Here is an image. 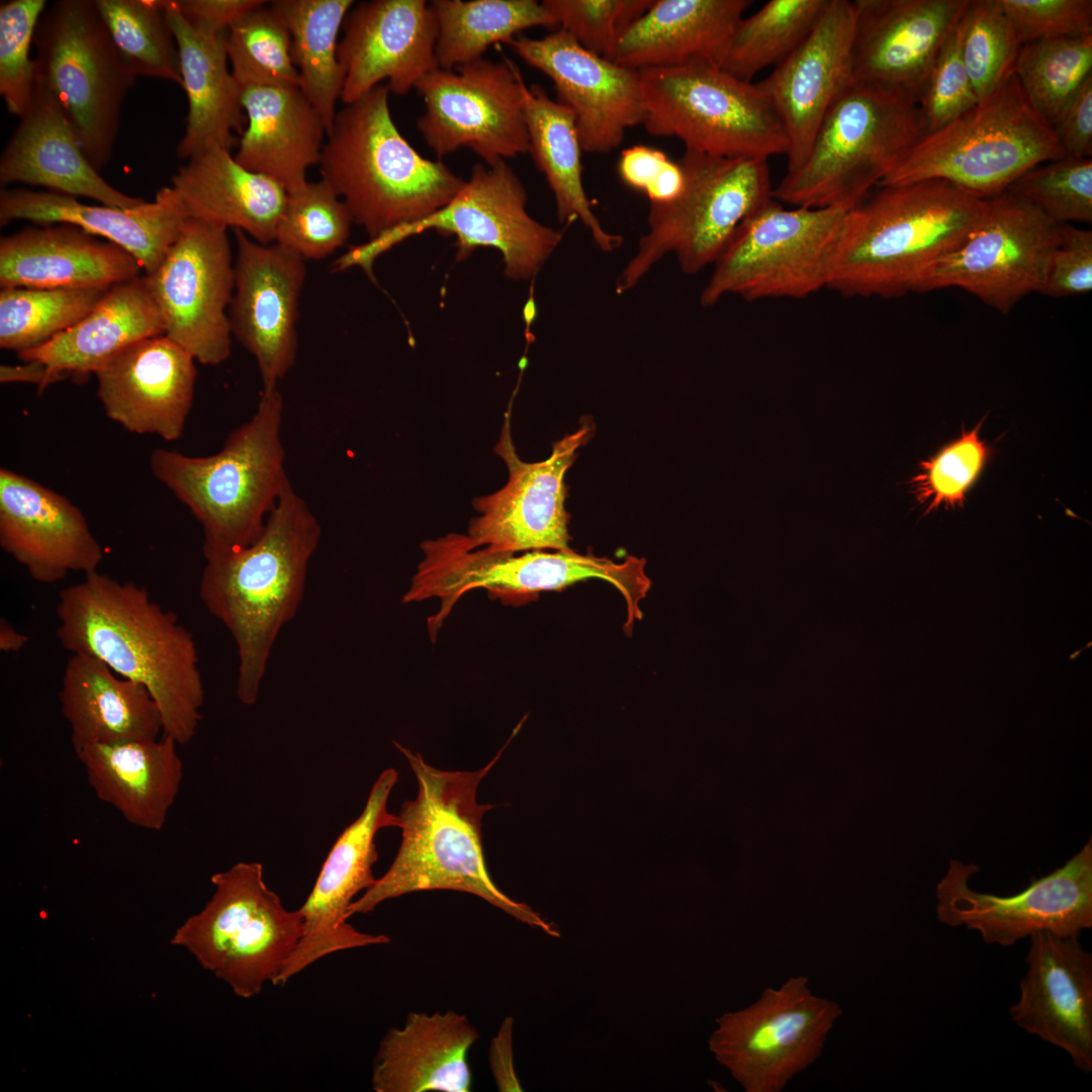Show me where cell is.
<instances>
[{"mask_svg":"<svg viewBox=\"0 0 1092 1092\" xmlns=\"http://www.w3.org/2000/svg\"><path fill=\"white\" fill-rule=\"evenodd\" d=\"M58 639L71 653L97 657L145 686L162 716L163 734L188 743L201 721L204 689L192 633L134 581L97 570L59 593Z\"/></svg>","mask_w":1092,"mask_h":1092,"instance_id":"6da1fadb","label":"cell"},{"mask_svg":"<svg viewBox=\"0 0 1092 1092\" xmlns=\"http://www.w3.org/2000/svg\"><path fill=\"white\" fill-rule=\"evenodd\" d=\"M394 745L416 776L418 794L402 803L397 815L401 842L392 863L353 901L348 918L410 893L452 890L477 896L515 919L558 937L554 925L497 888L485 863L481 820L493 805L479 804L477 790L507 744L485 766L473 771L439 769L420 753L397 742Z\"/></svg>","mask_w":1092,"mask_h":1092,"instance_id":"7a4b0ae2","label":"cell"},{"mask_svg":"<svg viewBox=\"0 0 1092 1092\" xmlns=\"http://www.w3.org/2000/svg\"><path fill=\"white\" fill-rule=\"evenodd\" d=\"M321 525L291 483L268 516L261 535L243 548L203 546L199 596L237 646V697L254 705L272 648L303 599Z\"/></svg>","mask_w":1092,"mask_h":1092,"instance_id":"3957f363","label":"cell"},{"mask_svg":"<svg viewBox=\"0 0 1092 1092\" xmlns=\"http://www.w3.org/2000/svg\"><path fill=\"white\" fill-rule=\"evenodd\" d=\"M873 191V190H872ZM845 212L828 287L845 297H900L957 250L988 199L939 179L876 187Z\"/></svg>","mask_w":1092,"mask_h":1092,"instance_id":"277c9868","label":"cell"},{"mask_svg":"<svg viewBox=\"0 0 1092 1092\" xmlns=\"http://www.w3.org/2000/svg\"><path fill=\"white\" fill-rule=\"evenodd\" d=\"M378 85L336 113L318 166L370 240L421 220L447 204L464 180L421 156L401 135Z\"/></svg>","mask_w":1092,"mask_h":1092,"instance_id":"5b68a950","label":"cell"},{"mask_svg":"<svg viewBox=\"0 0 1092 1092\" xmlns=\"http://www.w3.org/2000/svg\"><path fill=\"white\" fill-rule=\"evenodd\" d=\"M925 135L918 98L853 80L820 124L808 155L772 196L795 207L847 212L908 157Z\"/></svg>","mask_w":1092,"mask_h":1092,"instance_id":"8992f818","label":"cell"},{"mask_svg":"<svg viewBox=\"0 0 1092 1092\" xmlns=\"http://www.w3.org/2000/svg\"><path fill=\"white\" fill-rule=\"evenodd\" d=\"M283 398L262 390L253 417L226 438L216 454L194 457L155 449L153 475L192 513L203 529V546L243 548L262 533L290 483L281 441Z\"/></svg>","mask_w":1092,"mask_h":1092,"instance_id":"52a82bcc","label":"cell"},{"mask_svg":"<svg viewBox=\"0 0 1092 1092\" xmlns=\"http://www.w3.org/2000/svg\"><path fill=\"white\" fill-rule=\"evenodd\" d=\"M1065 156L1014 74L954 120L925 134L878 186L939 179L988 199L1030 169Z\"/></svg>","mask_w":1092,"mask_h":1092,"instance_id":"ba28073f","label":"cell"},{"mask_svg":"<svg viewBox=\"0 0 1092 1092\" xmlns=\"http://www.w3.org/2000/svg\"><path fill=\"white\" fill-rule=\"evenodd\" d=\"M646 131L677 138L686 149L720 158L787 155L789 142L757 83L719 66L693 64L638 70Z\"/></svg>","mask_w":1092,"mask_h":1092,"instance_id":"9c48e42d","label":"cell"},{"mask_svg":"<svg viewBox=\"0 0 1092 1092\" xmlns=\"http://www.w3.org/2000/svg\"><path fill=\"white\" fill-rule=\"evenodd\" d=\"M677 162L682 190L668 203L650 204L648 232L618 276L617 294L632 289L670 252L685 274L714 264L739 224L774 198L767 160L720 158L686 149Z\"/></svg>","mask_w":1092,"mask_h":1092,"instance_id":"30bf717a","label":"cell"},{"mask_svg":"<svg viewBox=\"0 0 1092 1092\" xmlns=\"http://www.w3.org/2000/svg\"><path fill=\"white\" fill-rule=\"evenodd\" d=\"M210 881L211 898L176 929L171 943L250 999L275 983L299 942L302 917L268 888L259 862H238Z\"/></svg>","mask_w":1092,"mask_h":1092,"instance_id":"8fae6325","label":"cell"},{"mask_svg":"<svg viewBox=\"0 0 1092 1092\" xmlns=\"http://www.w3.org/2000/svg\"><path fill=\"white\" fill-rule=\"evenodd\" d=\"M35 83L62 106L93 167L112 158L122 105L138 78L115 49L95 0H60L37 23Z\"/></svg>","mask_w":1092,"mask_h":1092,"instance_id":"7c38bea8","label":"cell"},{"mask_svg":"<svg viewBox=\"0 0 1092 1092\" xmlns=\"http://www.w3.org/2000/svg\"><path fill=\"white\" fill-rule=\"evenodd\" d=\"M845 212L785 208L771 198L736 229L700 296L704 307L734 294L745 300L804 298L827 288Z\"/></svg>","mask_w":1092,"mask_h":1092,"instance_id":"4fadbf2b","label":"cell"},{"mask_svg":"<svg viewBox=\"0 0 1092 1092\" xmlns=\"http://www.w3.org/2000/svg\"><path fill=\"white\" fill-rule=\"evenodd\" d=\"M429 230L456 237L457 260L481 247L498 250L505 274L516 281L533 279L563 237V231L544 225L528 213L524 185L505 160L478 163L472 167L469 179L443 207L421 220L351 248L336 261L337 268L360 266L371 276L373 262L379 255Z\"/></svg>","mask_w":1092,"mask_h":1092,"instance_id":"5bb4252c","label":"cell"},{"mask_svg":"<svg viewBox=\"0 0 1092 1092\" xmlns=\"http://www.w3.org/2000/svg\"><path fill=\"white\" fill-rule=\"evenodd\" d=\"M840 1005L792 976L749 1006L716 1018L709 1050L746 1092H781L821 1056Z\"/></svg>","mask_w":1092,"mask_h":1092,"instance_id":"9a60e30c","label":"cell"},{"mask_svg":"<svg viewBox=\"0 0 1092 1092\" xmlns=\"http://www.w3.org/2000/svg\"><path fill=\"white\" fill-rule=\"evenodd\" d=\"M524 83L508 59L438 68L416 85L425 105L417 127L438 158L464 147L485 164L529 153Z\"/></svg>","mask_w":1092,"mask_h":1092,"instance_id":"2e32d148","label":"cell"},{"mask_svg":"<svg viewBox=\"0 0 1092 1092\" xmlns=\"http://www.w3.org/2000/svg\"><path fill=\"white\" fill-rule=\"evenodd\" d=\"M1059 224L1009 190L988 198L980 223L934 264L915 292L958 287L1002 313L1042 286Z\"/></svg>","mask_w":1092,"mask_h":1092,"instance_id":"e0dca14e","label":"cell"},{"mask_svg":"<svg viewBox=\"0 0 1092 1092\" xmlns=\"http://www.w3.org/2000/svg\"><path fill=\"white\" fill-rule=\"evenodd\" d=\"M975 863L950 859L936 886V915L951 927L976 930L984 942L1011 946L1038 931L1080 937L1092 927V838L1063 867L1013 896L970 887Z\"/></svg>","mask_w":1092,"mask_h":1092,"instance_id":"ac0fdd59","label":"cell"},{"mask_svg":"<svg viewBox=\"0 0 1092 1092\" xmlns=\"http://www.w3.org/2000/svg\"><path fill=\"white\" fill-rule=\"evenodd\" d=\"M595 432V422L583 419L575 432L553 443L547 459L525 462L517 453L507 413L493 451L507 466L508 481L495 492L473 500L477 516L469 522L470 542L511 553L569 550L564 478L578 449Z\"/></svg>","mask_w":1092,"mask_h":1092,"instance_id":"d6986e66","label":"cell"},{"mask_svg":"<svg viewBox=\"0 0 1092 1092\" xmlns=\"http://www.w3.org/2000/svg\"><path fill=\"white\" fill-rule=\"evenodd\" d=\"M226 231L188 218L161 265L145 274L164 335L202 365H218L231 353L235 264Z\"/></svg>","mask_w":1092,"mask_h":1092,"instance_id":"ffe728a7","label":"cell"},{"mask_svg":"<svg viewBox=\"0 0 1092 1092\" xmlns=\"http://www.w3.org/2000/svg\"><path fill=\"white\" fill-rule=\"evenodd\" d=\"M394 768L383 770L373 784L360 816L338 836L315 883L298 908L302 917L299 942L274 985L282 986L310 965L332 953L389 942L384 934L357 930L348 922V909L360 892L376 881L373 864L378 859L376 833L397 827L398 816L387 809L396 784Z\"/></svg>","mask_w":1092,"mask_h":1092,"instance_id":"44dd1931","label":"cell"},{"mask_svg":"<svg viewBox=\"0 0 1092 1092\" xmlns=\"http://www.w3.org/2000/svg\"><path fill=\"white\" fill-rule=\"evenodd\" d=\"M508 44L552 81L558 101L574 115L583 152L610 153L629 128L643 123L637 70L588 52L562 28L541 38L516 36Z\"/></svg>","mask_w":1092,"mask_h":1092,"instance_id":"7402d4cb","label":"cell"},{"mask_svg":"<svg viewBox=\"0 0 1092 1092\" xmlns=\"http://www.w3.org/2000/svg\"><path fill=\"white\" fill-rule=\"evenodd\" d=\"M235 289L229 307L232 336L255 358L263 390L276 389L294 365L305 260L274 243L264 245L240 230Z\"/></svg>","mask_w":1092,"mask_h":1092,"instance_id":"603a6c76","label":"cell"},{"mask_svg":"<svg viewBox=\"0 0 1092 1092\" xmlns=\"http://www.w3.org/2000/svg\"><path fill=\"white\" fill-rule=\"evenodd\" d=\"M854 26L853 1L829 0L809 35L757 83L788 138L787 172L804 162L824 117L854 80Z\"/></svg>","mask_w":1092,"mask_h":1092,"instance_id":"cb8c5ba5","label":"cell"},{"mask_svg":"<svg viewBox=\"0 0 1092 1092\" xmlns=\"http://www.w3.org/2000/svg\"><path fill=\"white\" fill-rule=\"evenodd\" d=\"M338 59L341 100L350 104L383 80L405 95L438 69L436 22L425 0H372L354 4L343 23Z\"/></svg>","mask_w":1092,"mask_h":1092,"instance_id":"d4e9b609","label":"cell"},{"mask_svg":"<svg viewBox=\"0 0 1092 1092\" xmlns=\"http://www.w3.org/2000/svg\"><path fill=\"white\" fill-rule=\"evenodd\" d=\"M853 79L919 97L969 0H854Z\"/></svg>","mask_w":1092,"mask_h":1092,"instance_id":"484cf974","label":"cell"},{"mask_svg":"<svg viewBox=\"0 0 1092 1092\" xmlns=\"http://www.w3.org/2000/svg\"><path fill=\"white\" fill-rule=\"evenodd\" d=\"M1080 937L1038 931L1029 936L1027 972L1012 1021L1064 1050L1084 1073L1092 1071V954Z\"/></svg>","mask_w":1092,"mask_h":1092,"instance_id":"4316f807","label":"cell"},{"mask_svg":"<svg viewBox=\"0 0 1092 1092\" xmlns=\"http://www.w3.org/2000/svg\"><path fill=\"white\" fill-rule=\"evenodd\" d=\"M0 546L37 582L97 570L104 553L71 500L6 467L0 469Z\"/></svg>","mask_w":1092,"mask_h":1092,"instance_id":"83f0119b","label":"cell"},{"mask_svg":"<svg viewBox=\"0 0 1092 1092\" xmlns=\"http://www.w3.org/2000/svg\"><path fill=\"white\" fill-rule=\"evenodd\" d=\"M106 416L128 432L180 438L190 413L195 359L165 335L126 347L94 372Z\"/></svg>","mask_w":1092,"mask_h":1092,"instance_id":"f1b7e54d","label":"cell"},{"mask_svg":"<svg viewBox=\"0 0 1092 1092\" xmlns=\"http://www.w3.org/2000/svg\"><path fill=\"white\" fill-rule=\"evenodd\" d=\"M188 218L171 186L159 189L153 201L129 208L89 205L51 191L19 188L0 192L1 225L17 219L38 225H75L130 253L146 275L161 265Z\"/></svg>","mask_w":1092,"mask_h":1092,"instance_id":"f546056e","label":"cell"},{"mask_svg":"<svg viewBox=\"0 0 1092 1092\" xmlns=\"http://www.w3.org/2000/svg\"><path fill=\"white\" fill-rule=\"evenodd\" d=\"M0 158L1 184L25 183L101 204L129 208L146 202L111 186L84 154L57 98L35 83L31 103Z\"/></svg>","mask_w":1092,"mask_h":1092,"instance_id":"4dcf8cb0","label":"cell"},{"mask_svg":"<svg viewBox=\"0 0 1092 1092\" xmlns=\"http://www.w3.org/2000/svg\"><path fill=\"white\" fill-rule=\"evenodd\" d=\"M119 246L72 224L27 226L0 240V287H111L141 275Z\"/></svg>","mask_w":1092,"mask_h":1092,"instance_id":"1f68e13d","label":"cell"},{"mask_svg":"<svg viewBox=\"0 0 1092 1092\" xmlns=\"http://www.w3.org/2000/svg\"><path fill=\"white\" fill-rule=\"evenodd\" d=\"M175 37L188 101L186 127L177 148L188 160L213 148L231 150L247 125L242 90L229 68L228 31L190 22L170 2L160 0Z\"/></svg>","mask_w":1092,"mask_h":1092,"instance_id":"d6a6232c","label":"cell"},{"mask_svg":"<svg viewBox=\"0 0 1092 1092\" xmlns=\"http://www.w3.org/2000/svg\"><path fill=\"white\" fill-rule=\"evenodd\" d=\"M469 1019L455 1011L408 1013L402 1027L379 1042L372 1068L375 1092H469V1051L478 1039Z\"/></svg>","mask_w":1092,"mask_h":1092,"instance_id":"836d02e7","label":"cell"},{"mask_svg":"<svg viewBox=\"0 0 1092 1092\" xmlns=\"http://www.w3.org/2000/svg\"><path fill=\"white\" fill-rule=\"evenodd\" d=\"M751 0H653L612 61L634 69L721 65Z\"/></svg>","mask_w":1092,"mask_h":1092,"instance_id":"e575fe53","label":"cell"},{"mask_svg":"<svg viewBox=\"0 0 1092 1092\" xmlns=\"http://www.w3.org/2000/svg\"><path fill=\"white\" fill-rule=\"evenodd\" d=\"M247 125L235 159L291 192L307 182L309 167L318 165L327 128L299 87L242 88Z\"/></svg>","mask_w":1092,"mask_h":1092,"instance_id":"d590c367","label":"cell"},{"mask_svg":"<svg viewBox=\"0 0 1092 1092\" xmlns=\"http://www.w3.org/2000/svg\"><path fill=\"white\" fill-rule=\"evenodd\" d=\"M170 736L86 746L75 752L97 798L131 825L161 830L183 780Z\"/></svg>","mask_w":1092,"mask_h":1092,"instance_id":"8d00e7d4","label":"cell"},{"mask_svg":"<svg viewBox=\"0 0 1092 1092\" xmlns=\"http://www.w3.org/2000/svg\"><path fill=\"white\" fill-rule=\"evenodd\" d=\"M59 701L75 752L89 745L156 739L163 733L161 712L147 688L86 653H71Z\"/></svg>","mask_w":1092,"mask_h":1092,"instance_id":"74e56055","label":"cell"},{"mask_svg":"<svg viewBox=\"0 0 1092 1092\" xmlns=\"http://www.w3.org/2000/svg\"><path fill=\"white\" fill-rule=\"evenodd\" d=\"M171 187L190 218L240 230L264 245L275 242L287 191L242 166L231 150L213 148L188 159Z\"/></svg>","mask_w":1092,"mask_h":1092,"instance_id":"f35d334b","label":"cell"},{"mask_svg":"<svg viewBox=\"0 0 1092 1092\" xmlns=\"http://www.w3.org/2000/svg\"><path fill=\"white\" fill-rule=\"evenodd\" d=\"M164 335L159 307L146 275L111 286L81 321L49 342L18 355L84 377L141 340Z\"/></svg>","mask_w":1092,"mask_h":1092,"instance_id":"ab89813d","label":"cell"},{"mask_svg":"<svg viewBox=\"0 0 1092 1092\" xmlns=\"http://www.w3.org/2000/svg\"><path fill=\"white\" fill-rule=\"evenodd\" d=\"M529 153L553 193L560 223L580 220L596 246L612 252L622 237L608 233L593 210L582 182L581 145L572 111L539 84L523 85Z\"/></svg>","mask_w":1092,"mask_h":1092,"instance_id":"60d3db41","label":"cell"},{"mask_svg":"<svg viewBox=\"0 0 1092 1092\" xmlns=\"http://www.w3.org/2000/svg\"><path fill=\"white\" fill-rule=\"evenodd\" d=\"M352 0H278L270 6L286 24L299 88L331 129L341 99L343 75L338 37Z\"/></svg>","mask_w":1092,"mask_h":1092,"instance_id":"b9f144b4","label":"cell"},{"mask_svg":"<svg viewBox=\"0 0 1092 1092\" xmlns=\"http://www.w3.org/2000/svg\"><path fill=\"white\" fill-rule=\"evenodd\" d=\"M437 36L439 69L483 58L493 43H509L521 31L558 26L555 17L537 0H433L429 2Z\"/></svg>","mask_w":1092,"mask_h":1092,"instance_id":"7bdbcfd3","label":"cell"},{"mask_svg":"<svg viewBox=\"0 0 1092 1092\" xmlns=\"http://www.w3.org/2000/svg\"><path fill=\"white\" fill-rule=\"evenodd\" d=\"M829 0H769L742 18L720 68L752 82L763 69L778 65L809 35Z\"/></svg>","mask_w":1092,"mask_h":1092,"instance_id":"ee69618b","label":"cell"},{"mask_svg":"<svg viewBox=\"0 0 1092 1092\" xmlns=\"http://www.w3.org/2000/svg\"><path fill=\"white\" fill-rule=\"evenodd\" d=\"M109 288H1L0 347L19 355L41 346L86 316Z\"/></svg>","mask_w":1092,"mask_h":1092,"instance_id":"f6af8a7d","label":"cell"},{"mask_svg":"<svg viewBox=\"0 0 1092 1092\" xmlns=\"http://www.w3.org/2000/svg\"><path fill=\"white\" fill-rule=\"evenodd\" d=\"M120 57L139 77L182 84L178 48L160 0H95Z\"/></svg>","mask_w":1092,"mask_h":1092,"instance_id":"bcb514c9","label":"cell"},{"mask_svg":"<svg viewBox=\"0 0 1092 1092\" xmlns=\"http://www.w3.org/2000/svg\"><path fill=\"white\" fill-rule=\"evenodd\" d=\"M1014 74L1028 102L1051 124L1092 75V34L1022 43Z\"/></svg>","mask_w":1092,"mask_h":1092,"instance_id":"7dc6e473","label":"cell"},{"mask_svg":"<svg viewBox=\"0 0 1092 1092\" xmlns=\"http://www.w3.org/2000/svg\"><path fill=\"white\" fill-rule=\"evenodd\" d=\"M266 3L228 30L226 52L232 73L241 89L250 86L299 87L290 32L279 14Z\"/></svg>","mask_w":1092,"mask_h":1092,"instance_id":"c3c4849f","label":"cell"},{"mask_svg":"<svg viewBox=\"0 0 1092 1092\" xmlns=\"http://www.w3.org/2000/svg\"><path fill=\"white\" fill-rule=\"evenodd\" d=\"M352 221L347 206L327 181H307L287 193L274 243L303 260L323 259L347 242Z\"/></svg>","mask_w":1092,"mask_h":1092,"instance_id":"681fc988","label":"cell"},{"mask_svg":"<svg viewBox=\"0 0 1092 1092\" xmlns=\"http://www.w3.org/2000/svg\"><path fill=\"white\" fill-rule=\"evenodd\" d=\"M960 26L963 61L979 102L1014 75L1022 43L998 0H969Z\"/></svg>","mask_w":1092,"mask_h":1092,"instance_id":"f907efd6","label":"cell"},{"mask_svg":"<svg viewBox=\"0 0 1092 1092\" xmlns=\"http://www.w3.org/2000/svg\"><path fill=\"white\" fill-rule=\"evenodd\" d=\"M1058 224L1092 221V159L1065 156L1040 164L1008 189Z\"/></svg>","mask_w":1092,"mask_h":1092,"instance_id":"816d5d0a","label":"cell"},{"mask_svg":"<svg viewBox=\"0 0 1092 1092\" xmlns=\"http://www.w3.org/2000/svg\"><path fill=\"white\" fill-rule=\"evenodd\" d=\"M44 0H10L0 5V94L7 110L18 117L28 109L35 87L30 47Z\"/></svg>","mask_w":1092,"mask_h":1092,"instance_id":"f5cc1de1","label":"cell"},{"mask_svg":"<svg viewBox=\"0 0 1092 1092\" xmlns=\"http://www.w3.org/2000/svg\"><path fill=\"white\" fill-rule=\"evenodd\" d=\"M558 28L583 49L608 60L653 0H543Z\"/></svg>","mask_w":1092,"mask_h":1092,"instance_id":"db71d44e","label":"cell"},{"mask_svg":"<svg viewBox=\"0 0 1092 1092\" xmlns=\"http://www.w3.org/2000/svg\"><path fill=\"white\" fill-rule=\"evenodd\" d=\"M979 426L922 463L912 486L926 513L940 505L962 506L969 486L976 479L988 456V448L979 439Z\"/></svg>","mask_w":1092,"mask_h":1092,"instance_id":"11a10c76","label":"cell"},{"mask_svg":"<svg viewBox=\"0 0 1092 1092\" xmlns=\"http://www.w3.org/2000/svg\"><path fill=\"white\" fill-rule=\"evenodd\" d=\"M977 102L963 61L959 21L939 52L918 97L925 134L951 122Z\"/></svg>","mask_w":1092,"mask_h":1092,"instance_id":"9f6ffc18","label":"cell"},{"mask_svg":"<svg viewBox=\"0 0 1092 1092\" xmlns=\"http://www.w3.org/2000/svg\"><path fill=\"white\" fill-rule=\"evenodd\" d=\"M1021 43L1092 34L1091 0H998Z\"/></svg>","mask_w":1092,"mask_h":1092,"instance_id":"6f0895ef","label":"cell"},{"mask_svg":"<svg viewBox=\"0 0 1092 1092\" xmlns=\"http://www.w3.org/2000/svg\"><path fill=\"white\" fill-rule=\"evenodd\" d=\"M1092 289V232L1071 223L1059 224L1039 293L1067 297Z\"/></svg>","mask_w":1092,"mask_h":1092,"instance_id":"680465c9","label":"cell"},{"mask_svg":"<svg viewBox=\"0 0 1092 1092\" xmlns=\"http://www.w3.org/2000/svg\"><path fill=\"white\" fill-rule=\"evenodd\" d=\"M618 174L624 184L643 193L650 204L674 200L684 187V173L678 162L656 148L637 145L621 152Z\"/></svg>","mask_w":1092,"mask_h":1092,"instance_id":"91938a15","label":"cell"},{"mask_svg":"<svg viewBox=\"0 0 1092 1092\" xmlns=\"http://www.w3.org/2000/svg\"><path fill=\"white\" fill-rule=\"evenodd\" d=\"M1051 126L1067 156H1092V75L1058 113Z\"/></svg>","mask_w":1092,"mask_h":1092,"instance_id":"94428289","label":"cell"},{"mask_svg":"<svg viewBox=\"0 0 1092 1092\" xmlns=\"http://www.w3.org/2000/svg\"><path fill=\"white\" fill-rule=\"evenodd\" d=\"M190 22L201 27L228 31L246 14L265 4L262 0H170Z\"/></svg>","mask_w":1092,"mask_h":1092,"instance_id":"6125c7cd","label":"cell"},{"mask_svg":"<svg viewBox=\"0 0 1092 1092\" xmlns=\"http://www.w3.org/2000/svg\"><path fill=\"white\" fill-rule=\"evenodd\" d=\"M513 1018L507 1017L491 1040L489 1064L499 1091H522L513 1058Z\"/></svg>","mask_w":1092,"mask_h":1092,"instance_id":"be15d7a7","label":"cell"},{"mask_svg":"<svg viewBox=\"0 0 1092 1092\" xmlns=\"http://www.w3.org/2000/svg\"><path fill=\"white\" fill-rule=\"evenodd\" d=\"M71 376L68 373L50 368L38 361H23L20 365H1L0 381L2 383L26 382L36 384L39 390L49 385Z\"/></svg>","mask_w":1092,"mask_h":1092,"instance_id":"e7e4bbea","label":"cell"},{"mask_svg":"<svg viewBox=\"0 0 1092 1092\" xmlns=\"http://www.w3.org/2000/svg\"><path fill=\"white\" fill-rule=\"evenodd\" d=\"M28 638L14 629L8 622L0 624V649L4 652H16L20 650Z\"/></svg>","mask_w":1092,"mask_h":1092,"instance_id":"03108f58","label":"cell"}]
</instances>
